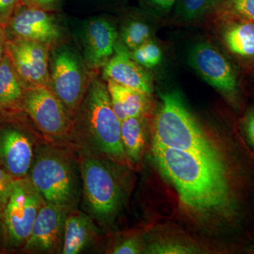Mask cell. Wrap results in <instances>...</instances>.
<instances>
[{
    "mask_svg": "<svg viewBox=\"0 0 254 254\" xmlns=\"http://www.w3.org/2000/svg\"><path fill=\"white\" fill-rule=\"evenodd\" d=\"M106 82L112 106L120 122L145 116L149 108L150 95L110 80Z\"/></svg>",
    "mask_w": 254,
    "mask_h": 254,
    "instance_id": "cell-18",
    "label": "cell"
},
{
    "mask_svg": "<svg viewBox=\"0 0 254 254\" xmlns=\"http://www.w3.org/2000/svg\"><path fill=\"white\" fill-rule=\"evenodd\" d=\"M121 140L128 162L139 161L145 142V116L127 118L121 122Z\"/></svg>",
    "mask_w": 254,
    "mask_h": 254,
    "instance_id": "cell-20",
    "label": "cell"
},
{
    "mask_svg": "<svg viewBox=\"0 0 254 254\" xmlns=\"http://www.w3.org/2000/svg\"><path fill=\"white\" fill-rule=\"evenodd\" d=\"M143 252V245L139 237H127L114 247L112 254H138Z\"/></svg>",
    "mask_w": 254,
    "mask_h": 254,
    "instance_id": "cell-28",
    "label": "cell"
},
{
    "mask_svg": "<svg viewBox=\"0 0 254 254\" xmlns=\"http://www.w3.org/2000/svg\"><path fill=\"white\" fill-rule=\"evenodd\" d=\"M196 249L177 242H162L150 245L145 253L157 254H188L195 253Z\"/></svg>",
    "mask_w": 254,
    "mask_h": 254,
    "instance_id": "cell-24",
    "label": "cell"
},
{
    "mask_svg": "<svg viewBox=\"0 0 254 254\" xmlns=\"http://www.w3.org/2000/svg\"><path fill=\"white\" fill-rule=\"evenodd\" d=\"M46 141L29 118L1 115L0 169L14 179L27 177L38 148Z\"/></svg>",
    "mask_w": 254,
    "mask_h": 254,
    "instance_id": "cell-7",
    "label": "cell"
},
{
    "mask_svg": "<svg viewBox=\"0 0 254 254\" xmlns=\"http://www.w3.org/2000/svg\"><path fill=\"white\" fill-rule=\"evenodd\" d=\"M226 4L227 0H177L175 13L182 21L191 22L225 10Z\"/></svg>",
    "mask_w": 254,
    "mask_h": 254,
    "instance_id": "cell-21",
    "label": "cell"
},
{
    "mask_svg": "<svg viewBox=\"0 0 254 254\" xmlns=\"http://www.w3.org/2000/svg\"><path fill=\"white\" fill-rule=\"evenodd\" d=\"M48 87L73 118L95 71L87 66L79 50L66 41L52 47Z\"/></svg>",
    "mask_w": 254,
    "mask_h": 254,
    "instance_id": "cell-6",
    "label": "cell"
},
{
    "mask_svg": "<svg viewBox=\"0 0 254 254\" xmlns=\"http://www.w3.org/2000/svg\"><path fill=\"white\" fill-rule=\"evenodd\" d=\"M224 16L220 37L227 49L239 58L254 59V23L239 17Z\"/></svg>",
    "mask_w": 254,
    "mask_h": 254,
    "instance_id": "cell-17",
    "label": "cell"
},
{
    "mask_svg": "<svg viewBox=\"0 0 254 254\" xmlns=\"http://www.w3.org/2000/svg\"><path fill=\"white\" fill-rule=\"evenodd\" d=\"M102 68V76L105 81L110 80L148 95L153 92L151 74L131 59L129 51L119 40L115 53Z\"/></svg>",
    "mask_w": 254,
    "mask_h": 254,
    "instance_id": "cell-15",
    "label": "cell"
},
{
    "mask_svg": "<svg viewBox=\"0 0 254 254\" xmlns=\"http://www.w3.org/2000/svg\"><path fill=\"white\" fill-rule=\"evenodd\" d=\"M21 110L49 142L68 143L72 118L48 86L26 88Z\"/></svg>",
    "mask_w": 254,
    "mask_h": 254,
    "instance_id": "cell-9",
    "label": "cell"
},
{
    "mask_svg": "<svg viewBox=\"0 0 254 254\" xmlns=\"http://www.w3.org/2000/svg\"><path fill=\"white\" fill-rule=\"evenodd\" d=\"M97 227L87 213L73 209L65 221L63 254H78L86 250L95 242Z\"/></svg>",
    "mask_w": 254,
    "mask_h": 254,
    "instance_id": "cell-16",
    "label": "cell"
},
{
    "mask_svg": "<svg viewBox=\"0 0 254 254\" xmlns=\"http://www.w3.org/2000/svg\"><path fill=\"white\" fill-rule=\"evenodd\" d=\"M73 209L75 208L53 203L43 205L37 215L23 252L31 254L61 252L65 221Z\"/></svg>",
    "mask_w": 254,
    "mask_h": 254,
    "instance_id": "cell-14",
    "label": "cell"
},
{
    "mask_svg": "<svg viewBox=\"0 0 254 254\" xmlns=\"http://www.w3.org/2000/svg\"><path fill=\"white\" fill-rule=\"evenodd\" d=\"M15 180L9 174L0 169V219L9 201Z\"/></svg>",
    "mask_w": 254,
    "mask_h": 254,
    "instance_id": "cell-27",
    "label": "cell"
},
{
    "mask_svg": "<svg viewBox=\"0 0 254 254\" xmlns=\"http://www.w3.org/2000/svg\"><path fill=\"white\" fill-rule=\"evenodd\" d=\"M153 28L145 19L138 16L127 18L119 33V41L131 51L153 38Z\"/></svg>",
    "mask_w": 254,
    "mask_h": 254,
    "instance_id": "cell-22",
    "label": "cell"
},
{
    "mask_svg": "<svg viewBox=\"0 0 254 254\" xmlns=\"http://www.w3.org/2000/svg\"><path fill=\"white\" fill-rule=\"evenodd\" d=\"M76 39L87 66L98 73L115 53L119 33L108 18L95 16L82 23Z\"/></svg>",
    "mask_w": 254,
    "mask_h": 254,
    "instance_id": "cell-12",
    "label": "cell"
},
{
    "mask_svg": "<svg viewBox=\"0 0 254 254\" xmlns=\"http://www.w3.org/2000/svg\"><path fill=\"white\" fill-rule=\"evenodd\" d=\"M4 56V55H3L2 42H1V36H0V64H1V61H2Z\"/></svg>",
    "mask_w": 254,
    "mask_h": 254,
    "instance_id": "cell-33",
    "label": "cell"
},
{
    "mask_svg": "<svg viewBox=\"0 0 254 254\" xmlns=\"http://www.w3.org/2000/svg\"><path fill=\"white\" fill-rule=\"evenodd\" d=\"M129 54L133 61L146 69L158 66L163 58V50L153 38L129 51Z\"/></svg>",
    "mask_w": 254,
    "mask_h": 254,
    "instance_id": "cell-23",
    "label": "cell"
},
{
    "mask_svg": "<svg viewBox=\"0 0 254 254\" xmlns=\"http://www.w3.org/2000/svg\"><path fill=\"white\" fill-rule=\"evenodd\" d=\"M68 144L78 153L97 155L125 165L121 122L114 112L107 83L95 73L72 118Z\"/></svg>",
    "mask_w": 254,
    "mask_h": 254,
    "instance_id": "cell-2",
    "label": "cell"
},
{
    "mask_svg": "<svg viewBox=\"0 0 254 254\" xmlns=\"http://www.w3.org/2000/svg\"><path fill=\"white\" fill-rule=\"evenodd\" d=\"M46 203L28 177L15 180L1 218L4 228V250H22L31 235L37 215Z\"/></svg>",
    "mask_w": 254,
    "mask_h": 254,
    "instance_id": "cell-8",
    "label": "cell"
},
{
    "mask_svg": "<svg viewBox=\"0 0 254 254\" xmlns=\"http://www.w3.org/2000/svg\"><path fill=\"white\" fill-rule=\"evenodd\" d=\"M73 150L48 141L38 148L28 177L46 203L76 208L81 180Z\"/></svg>",
    "mask_w": 254,
    "mask_h": 254,
    "instance_id": "cell-3",
    "label": "cell"
},
{
    "mask_svg": "<svg viewBox=\"0 0 254 254\" xmlns=\"http://www.w3.org/2000/svg\"><path fill=\"white\" fill-rule=\"evenodd\" d=\"M26 88L9 55L5 54L0 64V110H21Z\"/></svg>",
    "mask_w": 254,
    "mask_h": 254,
    "instance_id": "cell-19",
    "label": "cell"
},
{
    "mask_svg": "<svg viewBox=\"0 0 254 254\" xmlns=\"http://www.w3.org/2000/svg\"><path fill=\"white\" fill-rule=\"evenodd\" d=\"M55 13L22 3L7 21L9 31L14 38L31 40L52 48L65 41L64 29Z\"/></svg>",
    "mask_w": 254,
    "mask_h": 254,
    "instance_id": "cell-11",
    "label": "cell"
},
{
    "mask_svg": "<svg viewBox=\"0 0 254 254\" xmlns=\"http://www.w3.org/2000/svg\"><path fill=\"white\" fill-rule=\"evenodd\" d=\"M20 0H0V22L9 21Z\"/></svg>",
    "mask_w": 254,
    "mask_h": 254,
    "instance_id": "cell-31",
    "label": "cell"
},
{
    "mask_svg": "<svg viewBox=\"0 0 254 254\" xmlns=\"http://www.w3.org/2000/svg\"><path fill=\"white\" fill-rule=\"evenodd\" d=\"M177 0H140L143 11L150 16H162L175 9Z\"/></svg>",
    "mask_w": 254,
    "mask_h": 254,
    "instance_id": "cell-25",
    "label": "cell"
},
{
    "mask_svg": "<svg viewBox=\"0 0 254 254\" xmlns=\"http://www.w3.org/2000/svg\"><path fill=\"white\" fill-rule=\"evenodd\" d=\"M242 127L247 142L254 151V107L247 110L242 120Z\"/></svg>",
    "mask_w": 254,
    "mask_h": 254,
    "instance_id": "cell-29",
    "label": "cell"
},
{
    "mask_svg": "<svg viewBox=\"0 0 254 254\" xmlns=\"http://www.w3.org/2000/svg\"><path fill=\"white\" fill-rule=\"evenodd\" d=\"M153 125V146L184 150L215 160L228 158L202 129L177 91L160 95Z\"/></svg>",
    "mask_w": 254,
    "mask_h": 254,
    "instance_id": "cell-4",
    "label": "cell"
},
{
    "mask_svg": "<svg viewBox=\"0 0 254 254\" xmlns=\"http://www.w3.org/2000/svg\"><path fill=\"white\" fill-rule=\"evenodd\" d=\"M189 64L205 82L232 104H240L241 93L236 72L231 63L215 47L198 43L189 53Z\"/></svg>",
    "mask_w": 254,
    "mask_h": 254,
    "instance_id": "cell-10",
    "label": "cell"
},
{
    "mask_svg": "<svg viewBox=\"0 0 254 254\" xmlns=\"http://www.w3.org/2000/svg\"><path fill=\"white\" fill-rule=\"evenodd\" d=\"M225 9L254 23V0H227Z\"/></svg>",
    "mask_w": 254,
    "mask_h": 254,
    "instance_id": "cell-26",
    "label": "cell"
},
{
    "mask_svg": "<svg viewBox=\"0 0 254 254\" xmlns=\"http://www.w3.org/2000/svg\"><path fill=\"white\" fill-rule=\"evenodd\" d=\"M152 152L187 208L203 215L216 213L232 225L240 221L243 178L233 160L161 147H152Z\"/></svg>",
    "mask_w": 254,
    "mask_h": 254,
    "instance_id": "cell-1",
    "label": "cell"
},
{
    "mask_svg": "<svg viewBox=\"0 0 254 254\" xmlns=\"http://www.w3.org/2000/svg\"><path fill=\"white\" fill-rule=\"evenodd\" d=\"M5 246L4 228L3 222L0 219V248L4 249Z\"/></svg>",
    "mask_w": 254,
    "mask_h": 254,
    "instance_id": "cell-32",
    "label": "cell"
},
{
    "mask_svg": "<svg viewBox=\"0 0 254 254\" xmlns=\"http://www.w3.org/2000/svg\"><path fill=\"white\" fill-rule=\"evenodd\" d=\"M50 46L14 38L8 42V55L26 88L49 85Z\"/></svg>",
    "mask_w": 254,
    "mask_h": 254,
    "instance_id": "cell-13",
    "label": "cell"
},
{
    "mask_svg": "<svg viewBox=\"0 0 254 254\" xmlns=\"http://www.w3.org/2000/svg\"><path fill=\"white\" fill-rule=\"evenodd\" d=\"M83 203L95 223L106 226L121 205L123 189L110 160L78 153Z\"/></svg>",
    "mask_w": 254,
    "mask_h": 254,
    "instance_id": "cell-5",
    "label": "cell"
},
{
    "mask_svg": "<svg viewBox=\"0 0 254 254\" xmlns=\"http://www.w3.org/2000/svg\"><path fill=\"white\" fill-rule=\"evenodd\" d=\"M23 4L35 6L48 11H56L62 0H20Z\"/></svg>",
    "mask_w": 254,
    "mask_h": 254,
    "instance_id": "cell-30",
    "label": "cell"
}]
</instances>
